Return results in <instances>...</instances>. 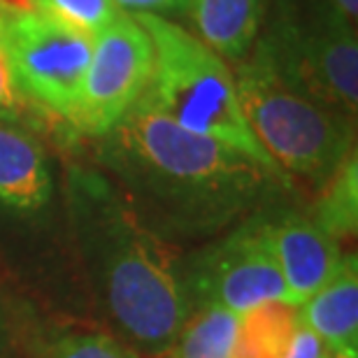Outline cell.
Instances as JSON below:
<instances>
[{"label": "cell", "mask_w": 358, "mask_h": 358, "mask_svg": "<svg viewBox=\"0 0 358 358\" xmlns=\"http://www.w3.org/2000/svg\"><path fill=\"white\" fill-rule=\"evenodd\" d=\"M98 163L131 210L166 242L219 235L291 191L256 163L140 103L98 138Z\"/></svg>", "instance_id": "cell-1"}, {"label": "cell", "mask_w": 358, "mask_h": 358, "mask_svg": "<svg viewBox=\"0 0 358 358\" xmlns=\"http://www.w3.org/2000/svg\"><path fill=\"white\" fill-rule=\"evenodd\" d=\"M68 196L75 247L98 303L126 345L163 356L193 314L184 256L149 231L103 175L75 170Z\"/></svg>", "instance_id": "cell-2"}, {"label": "cell", "mask_w": 358, "mask_h": 358, "mask_svg": "<svg viewBox=\"0 0 358 358\" xmlns=\"http://www.w3.org/2000/svg\"><path fill=\"white\" fill-rule=\"evenodd\" d=\"M133 17L154 47L152 80L142 100L179 128L233 149L293 189L247 124L233 68L177 21L152 12Z\"/></svg>", "instance_id": "cell-3"}, {"label": "cell", "mask_w": 358, "mask_h": 358, "mask_svg": "<svg viewBox=\"0 0 358 358\" xmlns=\"http://www.w3.org/2000/svg\"><path fill=\"white\" fill-rule=\"evenodd\" d=\"M233 75L247 124L291 182L300 179L319 191L356 152V121L289 80L261 35L247 59L233 66Z\"/></svg>", "instance_id": "cell-4"}, {"label": "cell", "mask_w": 358, "mask_h": 358, "mask_svg": "<svg viewBox=\"0 0 358 358\" xmlns=\"http://www.w3.org/2000/svg\"><path fill=\"white\" fill-rule=\"evenodd\" d=\"M0 52L35 110L73 124L93 38L26 3H0Z\"/></svg>", "instance_id": "cell-5"}, {"label": "cell", "mask_w": 358, "mask_h": 358, "mask_svg": "<svg viewBox=\"0 0 358 358\" xmlns=\"http://www.w3.org/2000/svg\"><path fill=\"white\" fill-rule=\"evenodd\" d=\"M266 207L184 256V277L193 310L226 307L245 314L270 300L291 303L272 252Z\"/></svg>", "instance_id": "cell-6"}, {"label": "cell", "mask_w": 358, "mask_h": 358, "mask_svg": "<svg viewBox=\"0 0 358 358\" xmlns=\"http://www.w3.org/2000/svg\"><path fill=\"white\" fill-rule=\"evenodd\" d=\"M282 73L321 105L356 121L358 40L356 26L319 3L307 19L282 14L261 35Z\"/></svg>", "instance_id": "cell-7"}, {"label": "cell", "mask_w": 358, "mask_h": 358, "mask_svg": "<svg viewBox=\"0 0 358 358\" xmlns=\"http://www.w3.org/2000/svg\"><path fill=\"white\" fill-rule=\"evenodd\" d=\"M152 68V40L133 12H124L93 38L91 63L70 126L96 140L107 135L145 96Z\"/></svg>", "instance_id": "cell-8"}, {"label": "cell", "mask_w": 358, "mask_h": 358, "mask_svg": "<svg viewBox=\"0 0 358 358\" xmlns=\"http://www.w3.org/2000/svg\"><path fill=\"white\" fill-rule=\"evenodd\" d=\"M266 219L286 293L291 305L300 307L338 270L345 256L342 242L321 228L310 212L277 210L268 205Z\"/></svg>", "instance_id": "cell-9"}, {"label": "cell", "mask_w": 358, "mask_h": 358, "mask_svg": "<svg viewBox=\"0 0 358 358\" xmlns=\"http://www.w3.org/2000/svg\"><path fill=\"white\" fill-rule=\"evenodd\" d=\"M54 198L52 163L24 126L0 119V210L14 219L42 217Z\"/></svg>", "instance_id": "cell-10"}, {"label": "cell", "mask_w": 358, "mask_h": 358, "mask_svg": "<svg viewBox=\"0 0 358 358\" xmlns=\"http://www.w3.org/2000/svg\"><path fill=\"white\" fill-rule=\"evenodd\" d=\"M268 5L270 0H186L182 14L203 45L238 66L259 40Z\"/></svg>", "instance_id": "cell-11"}, {"label": "cell", "mask_w": 358, "mask_h": 358, "mask_svg": "<svg viewBox=\"0 0 358 358\" xmlns=\"http://www.w3.org/2000/svg\"><path fill=\"white\" fill-rule=\"evenodd\" d=\"M300 324L324 342L328 352L358 349V259L345 254L331 279L298 307Z\"/></svg>", "instance_id": "cell-12"}, {"label": "cell", "mask_w": 358, "mask_h": 358, "mask_svg": "<svg viewBox=\"0 0 358 358\" xmlns=\"http://www.w3.org/2000/svg\"><path fill=\"white\" fill-rule=\"evenodd\" d=\"M300 328L298 307L270 300L240 314L233 358H284Z\"/></svg>", "instance_id": "cell-13"}, {"label": "cell", "mask_w": 358, "mask_h": 358, "mask_svg": "<svg viewBox=\"0 0 358 358\" xmlns=\"http://www.w3.org/2000/svg\"><path fill=\"white\" fill-rule=\"evenodd\" d=\"M240 314L226 307H198L179 331L166 358H233Z\"/></svg>", "instance_id": "cell-14"}, {"label": "cell", "mask_w": 358, "mask_h": 358, "mask_svg": "<svg viewBox=\"0 0 358 358\" xmlns=\"http://www.w3.org/2000/svg\"><path fill=\"white\" fill-rule=\"evenodd\" d=\"M312 219L326 228L335 240H347L358 226V166L356 152L347 156L328 182L319 189L317 203L312 205Z\"/></svg>", "instance_id": "cell-15"}, {"label": "cell", "mask_w": 358, "mask_h": 358, "mask_svg": "<svg viewBox=\"0 0 358 358\" xmlns=\"http://www.w3.org/2000/svg\"><path fill=\"white\" fill-rule=\"evenodd\" d=\"M26 5L47 17L59 19L61 24L89 38H96L126 12L117 0H26Z\"/></svg>", "instance_id": "cell-16"}, {"label": "cell", "mask_w": 358, "mask_h": 358, "mask_svg": "<svg viewBox=\"0 0 358 358\" xmlns=\"http://www.w3.org/2000/svg\"><path fill=\"white\" fill-rule=\"evenodd\" d=\"M40 358H142L131 345L96 331L63 333L49 342Z\"/></svg>", "instance_id": "cell-17"}, {"label": "cell", "mask_w": 358, "mask_h": 358, "mask_svg": "<svg viewBox=\"0 0 358 358\" xmlns=\"http://www.w3.org/2000/svg\"><path fill=\"white\" fill-rule=\"evenodd\" d=\"M35 114H40L28 100L21 96L19 89L14 87L10 68L5 63V56L0 52V119L10 121V124L31 128L35 121Z\"/></svg>", "instance_id": "cell-18"}, {"label": "cell", "mask_w": 358, "mask_h": 358, "mask_svg": "<svg viewBox=\"0 0 358 358\" xmlns=\"http://www.w3.org/2000/svg\"><path fill=\"white\" fill-rule=\"evenodd\" d=\"M328 354L326 345L314 335L310 328H305L300 324L296 338H293L289 352L284 354V358H324Z\"/></svg>", "instance_id": "cell-19"}, {"label": "cell", "mask_w": 358, "mask_h": 358, "mask_svg": "<svg viewBox=\"0 0 358 358\" xmlns=\"http://www.w3.org/2000/svg\"><path fill=\"white\" fill-rule=\"evenodd\" d=\"M126 12H152L161 14V17H173V14H182L186 0H117Z\"/></svg>", "instance_id": "cell-20"}, {"label": "cell", "mask_w": 358, "mask_h": 358, "mask_svg": "<svg viewBox=\"0 0 358 358\" xmlns=\"http://www.w3.org/2000/svg\"><path fill=\"white\" fill-rule=\"evenodd\" d=\"M328 5L333 7L340 17H345L349 24L356 26V17H358V0H328Z\"/></svg>", "instance_id": "cell-21"}, {"label": "cell", "mask_w": 358, "mask_h": 358, "mask_svg": "<svg viewBox=\"0 0 358 358\" xmlns=\"http://www.w3.org/2000/svg\"><path fill=\"white\" fill-rule=\"evenodd\" d=\"M7 345H10V321H7V314L0 305V356L5 354Z\"/></svg>", "instance_id": "cell-22"}, {"label": "cell", "mask_w": 358, "mask_h": 358, "mask_svg": "<svg viewBox=\"0 0 358 358\" xmlns=\"http://www.w3.org/2000/svg\"><path fill=\"white\" fill-rule=\"evenodd\" d=\"M324 358H358V349H345V352H328Z\"/></svg>", "instance_id": "cell-23"}, {"label": "cell", "mask_w": 358, "mask_h": 358, "mask_svg": "<svg viewBox=\"0 0 358 358\" xmlns=\"http://www.w3.org/2000/svg\"><path fill=\"white\" fill-rule=\"evenodd\" d=\"M0 3H19V0H0Z\"/></svg>", "instance_id": "cell-24"}]
</instances>
